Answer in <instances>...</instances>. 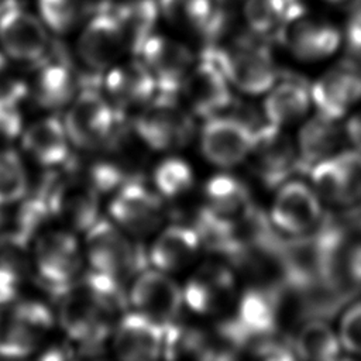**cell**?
Returning a JSON list of instances; mask_svg holds the SVG:
<instances>
[{
	"mask_svg": "<svg viewBox=\"0 0 361 361\" xmlns=\"http://www.w3.org/2000/svg\"><path fill=\"white\" fill-rule=\"evenodd\" d=\"M55 319L71 341L97 347L114 329L127 303L120 281L92 269L56 296Z\"/></svg>",
	"mask_w": 361,
	"mask_h": 361,
	"instance_id": "1",
	"label": "cell"
},
{
	"mask_svg": "<svg viewBox=\"0 0 361 361\" xmlns=\"http://www.w3.org/2000/svg\"><path fill=\"white\" fill-rule=\"evenodd\" d=\"M202 54L213 58L230 85L247 94L267 93L279 78L268 39L248 30L230 35L224 42L204 45Z\"/></svg>",
	"mask_w": 361,
	"mask_h": 361,
	"instance_id": "2",
	"label": "cell"
},
{
	"mask_svg": "<svg viewBox=\"0 0 361 361\" xmlns=\"http://www.w3.org/2000/svg\"><path fill=\"white\" fill-rule=\"evenodd\" d=\"M55 313L21 292L0 293V357L24 358L45 343Z\"/></svg>",
	"mask_w": 361,
	"mask_h": 361,
	"instance_id": "3",
	"label": "cell"
},
{
	"mask_svg": "<svg viewBox=\"0 0 361 361\" xmlns=\"http://www.w3.org/2000/svg\"><path fill=\"white\" fill-rule=\"evenodd\" d=\"M83 257L73 231L51 226L31 241L32 281L56 296L82 275Z\"/></svg>",
	"mask_w": 361,
	"mask_h": 361,
	"instance_id": "4",
	"label": "cell"
},
{
	"mask_svg": "<svg viewBox=\"0 0 361 361\" xmlns=\"http://www.w3.org/2000/svg\"><path fill=\"white\" fill-rule=\"evenodd\" d=\"M38 185L48 197L54 221L61 227L73 233H86L100 219V193L68 169H45Z\"/></svg>",
	"mask_w": 361,
	"mask_h": 361,
	"instance_id": "5",
	"label": "cell"
},
{
	"mask_svg": "<svg viewBox=\"0 0 361 361\" xmlns=\"http://www.w3.org/2000/svg\"><path fill=\"white\" fill-rule=\"evenodd\" d=\"M175 96L155 94L134 118L135 135L154 151H178L186 147L195 135L192 113Z\"/></svg>",
	"mask_w": 361,
	"mask_h": 361,
	"instance_id": "6",
	"label": "cell"
},
{
	"mask_svg": "<svg viewBox=\"0 0 361 361\" xmlns=\"http://www.w3.org/2000/svg\"><path fill=\"white\" fill-rule=\"evenodd\" d=\"M117 113L97 87H80L62 118L72 147L83 152L103 148L117 130Z\"/></svg>",
	"mask_w": 361,
	"mask_h": 361,
	"instance_id": "7",
	"label": "cell"
},
{
	"mask_svg": "<svg viewBox=\"0 0 361 361\" xmlns=\"http://www.w3.org/2000/svg\"><path fill=\"white\" fill-rule=\"evenodd\" d=\"M83 254L89 269L123 282L134 271H141L144 261L128 233L111 219H99L85 233Z\"/></svg>",
	"mask_w": 361,
	"mask_h": 361,
	"instance_id": "8",
	"label": "cell"
},
{
	"mask_svg": "<svg viewBox=\"0 0 361 361\" xmlns=\"http://www.w3.org/2000/svg\"><path fill=\"white\" fill-rule=\"evenodd\" d=\"M51 32L38 17L17 0L0 6V49L14 62L34 65L51 51Z\"/></svg>",
	"mask_w": 361,
	"mask_h": 361,
	"instance_id": "9",
	"label": "cell"
},
{
	"mask_svg": "<svg viewBox=\"0 0 361 361\" xmlns=\"http://www.w3.org/2000/svg\"><path fill=\"white\" fill-rule=\"evenodd\" d=\"M276 39L302 62H319L331 56L343 42L341 31L298 3L290 10Z\"/></svg>",
	"mask_w": 361,
	"mask_h": 361,
	"instance_id": "10",
	"label": "cell"
},
{
	"mask_svg": "<svg viewBox=\"0 0 361 361\" xmlns=\"http://www.w3.org/2000/svg\"><path fill=\"white\" fill-rule=\"evenodd\" d=\"M75 49L82 65L93 75H103L128 52L126 35L111 7L89 14L79 30Z\"/></svg>",
	"mask_w": 361,
	"mask_h": 361,
	"instance_id": "11",
	"label": "cell"
},
{
	"mask_svg": "<svg viewBox=\"0 0 361 361\" xmlns=\"http://www.w3.org/2000/svg\"><path fill=\"white\" fill-rule=\"evenodd\" d=\"M245 161L259 182L278 188L298 171V148L282 127L267 123L255 128Z\"/></svg>",
	"mask_w": 361,
	"mask_h": 361,
	"instance_id": "12",
	"label": "cell"
},
{
	"mask_svg": "<svg viewBox=\"0 0 361 361\" xmlns=\"http://www.w3.org/2000/svg\"><path fill=\"white\" fill-rule=\"evenodd\" d=\"M322 203L345 207L361 200V151H340L309 171Z\"/></svg>",
	"mask_w": 361,
	"mask_h": 361,
	"instance_id": "13",
	"label": "cell"
},
{
	"mask_svg": "<svg viewBox=\"0 0 361 361\" xmlns=\"http://www.w3.org/2000/svg\"><path fill=\"white\" fill-rule=\"evenodd\" d=\"M281 295L274 285L251 286L241 295L235 319L223 324L237 348H243L250 338L276 331L282 306Z\"/></svg>",
	"mask_w": 361,
	"mask_h": 361,
	"instance_id": "14",
	"label": "cell"
},
{
	"mask_svg": "<svg viewBox=\"0 0 361 361\" xmlns=\"http://www.w3.org/2000/svg\"><path fill=\"white\" fill-rule=\"evenodd\" d=\"M269 214L276 228L296 237L319 228L323 220V207L312 185L288 179L278 186Z\"/></svg>",
	"mask_w": 361,
	"mask_h": 361,
	"instance_id": "15",
	"label": "cell"
},
{
	"mask_svg": "<svg viewBox=\"0 0 361 361\" xmlns=\"http://www.w3.org/2000/svg\"><path fill=\"white\" fill-rule=\"evenodd\" d=\"M192 114L210 118L224 111L233 102L231 85L219 63L202 54L185 78L180 90Z\"/></svg>",
	"mask_w": 361,
	"mask_h": 361,
	"instance_id": "16",
	"label": "cell"
},
{
	"mask_svg": "<svg viewBox=\"0 0 361 361\" xmlns=\"http://www.w3.org/2000/svg\"><path fill=\"white\" fill-rule=\"evenodd\" d=\"M128 300L134 310L151 317L165 327L176 323L185 305L183 289L158 268L141 269L134 279Z\"/></svg>",
	"mask_w": 361,
	"mask_h": 361,
	"instance_id": "17",
	"label": "cell"
},
{
	"mask_svg": "<svg viewBox=\"0 0 361 361\" xmlns=\"http://www.w3.org/2000/svg\"><path fill=\"white\" fill-rule=\"evenodd\" d=\"M159 193L152 192L140 180L120 186L109 204L110 219L131 235L154 233L164 221V204Z\"/></svg>",
	"mask_w": 361,
	"mask_h": 361,
	"instance_id": "18",
	"label": "cell"
},
{
	"mask_svg": "<svg viewBox=\"0 0 361 361\" xmlns=\"http://www.w3.org/2000/svg\"><path fill=\"white\" fill-rule=\"evenodd\" d=\"M151 72L159 93L176 94L195 65L190 48L179 39L154 32L137 55Z\"/></svg>",
	"mask_w": 361,
	"mask_h": 361,
	"instance_id": "19",
	"label": "cell"
},
{
	"mask_svg": "<svg viewBox=\"0 0 361 361\" xmlns=\"http://www.w3.org/2000/svg\"><path fill=\"white\" fill-rule=\"evenodd\" d=\"M254 131L255 128L238 117L219 114L206 118L200 130L202 154L216 166H235L247 159Z\"/></svg>",
	"mask_w": 361,
	"mask_h": 361,
	"instance_id": "20",
	"label": "cell"
},
{
	"mask_svg": "<svg viewBox=\"0 0 361 361\" xmlns=\"http://www.w3.org/2000/svg\"><path fill=\"white\" fill-rule=\"evenodd\" d=\"M34 66L27 80L28 97L42 110L55 113L66 109L80 89L78 75L71 62L51 51Z\"/></svg>",
	"mask_w": 361,
	"mask_h": 361,
	"instance_id": "21",
	"label": "cell"
},
{
	"mask_svg": "<svg viewBox=\"0 0 361 361\" xmlns=\"http://www.w3.org/2000/svg\"><path fill=\"white\" fill-rule=\"evenodd\" d=\"M161 17L171 25L213 45L226 37L230 17L216 0H157Z\"/></svg>",
	"mask_w": 361,
	"mask_h": 361,
	"instance_id": "22",
	"label": "cell"
},
{
	"mask_svg": "<svg viewBox=\"0 0 361 361\" xmlns=\"http://www.w3.org/2000/svg\"><path fill=\"white\" fill-rule=\"evenodd\" d=\"M235 295L233 271L221 262L202 264L183 288L185 305L200 316L224 312Z\"/></svg>",
	"mask_w": 361,
	"mask_h": 361,
	"instance_id": "23",
	"label": "cell"
},
{
	"mask_svg": "<svg viewBox=\"0 0 361 361\" xmlns=\"http://www.w3.org/2000/svg\"><path fill=\"white\" fill-rule=\"evenodd\" d=\"M166 327L134 310L121 314L113 329V351L121 360L148 361L164 354Z\"/></svg>",
	"mask_w": 361,
	"mask_h": 361,
	"instance_id": "24",
	"label": "cell"
},
{
	"mask_svg": "<svg viewBox=\"0 0 361 361\" xmlns=\"http://www.w3.org/2000/svg\"><path fill=\"white\" fill-rule=\"evenodd\" d=\"M312 100L319 113L340 120L361 100V66L344 61L312 85Z\"/></svg>",
	"mask_w": 361,
	"mask_h": 361,
	"instance_id": "25",
	"label": "cell"
},
{
	"mask_svg": "<svg viewBox=\"0 0 361 361\" xmlns=\"http://www.w3.org/2000/svg\"><path fill=\"white\" fill-rule=\"evenodd\" d=\"M103 87L106 97L118 113L142 109L158 90L151 72L140 58L118 61L107 69L103 73Z\"/></svg>",
	"mask_w": 361,
	"mask_h": 361,
	"instance_id": "26",
	"label": "cell"
},
{
	"mask_svg": "<svg viewBox=\"0 0 361 361\" xmlns=\"http://www.w3.org/2000/svg\"><path fill=\"white\" fill-rule=\"evenodd\" d=\"M23 152L44 169L61 168L72 157V144L63 120L44 116L24 127L20 135Z\"/></svg>",
	"mask_w": 361,
	"mask_h": 361,
	"instance_id": "27",
	"label": "cell"
},
{
	"mask_svg": "<svg viewBox=\"0 0 361 361\" xmlns=\"http://www.w3.org/2000/svg\"><path fill=\"white\" fill-rule=\"evenodd\" d=\"M312 104V86L306 80L296 75L279 76L267 92L264 114L268 123L283 128L300 121Z\"/></svg>",
	"mask_w": 361,
	"mask_h": 361,
	"instance_id": "28",
	"label": "cell"
},
{
	"mask_svg": "<svg viewBox=\"0 0 361 361\" xmlns=\"http://www.w3.org/2000/svg\"><path fill=\"white\" fill-rule=\"evenodd\" d=\"M202 247L196 228L171 224L159 231L149 248V261L164 272H178L193 262Z\"/></svg>",
	"mask_w": 361,
	"mask_h": 361,
	"instance_id": "29",
	"label": "cell"
},
{
	"mask_svg": "<svg viewBox=\"0 0 361 361\" xmlns=\"http://www.w3.org/2000/svg\"><path fill=\"white\" fill-rule=\"evenodd\" d=\"M203 212L221 223H233L243 217L251 207V195L244 182L228 173L214 175L203 190Z\"/></svg>",
	"mask_w": 361,
	"mask_h": 361,
	"instance_id": "30",
	"label": "cell"
},
{
	"mask_svg": "<svg viewBox=\"0 0 361 361\" xmlns=\"http://www.w3.org/2000/svg\"><path fill=\"white\" fill-rule=\"evenodd\" d=\"M340 142V128L337 120L317 111L302 126L296 148H298V169L309 173L319 162L337 154Z\"/></svg>",
	"mask_w": 361,
	"mask_h": 361,
	"instance_id": "31",
	"label": "cell"
},
{
	"mask_svg": "<svg viewBox=\"0 0 361 361\" xmlns=\"http://www.w3.org/2000/svg\"><path fill=\"white\" fill-rule=\"evenodd\" d=\"M32 279L31 241L14 228L0 230V293L21 292Z\"/></svg>",
	"mask_w": 361,
	"mask_h": 361,
	"instance_id": "32",
	"label": "cell"
},
{
	"mask_svg": "<svg viewBox=\"0 0 361 361\" xmlns=\"http://www.w3.org/2000/svg\"><path fill=\"white\" fill-rule=\"evenodd\" d=\"M111 10L126 35L128 52L138 55L144 42L157 31L161 18L157 0H117Z\"/></svg>",
	"mask_w": 361,
	"mask_h": 361,
	"instance_id": "33",
	"label": "cell"
},
{
	"mask_svg": "<svg viewBox=\"0 0 361 361\" xmlns=\"http://www.w3.org/2000/svg\"><path fill=\"white\" fill-rule=\"evenodd\" d=\"M303 0H244L243 20L247 30L264 39L276 38L290 10Z\"/></svg>",
	"mask_w": 361,
	"mask_h": 361,
	"instance_id": "34",
	"label": "cell"
},
{
	"mask_svg": "<svg viewBox=\"0 0 361 361\" xmlns=\"http://www.w3.org/2000/svg\"><path fill=\"white\" fill-rule=\"evenodd\" d=\"M293 350L300 358L330 361L338 355L341 343L338 334L324 320L310 319L298 330Z\"/></svg>",
	"mask_w": 361,
	"mask_h": 361,
	"instance_id": "35",
	"label": "cell"
},
{
	"mask_svg": "<svg viewBox=\"0 0 361 361\" xmlns=\"http://www.w3.org/2000/svg\"><path fill=\"white\" fill-rule=\"evenodd\" d=\"M25 164L11 145H0V207L17 204L28 192Z\"/></svg>",
	"mask_w": 361,
	"mask_h": 361,
	"instance_id": "36",
	"label": "cell"
},
{
	"mask_svg": "<svg viewBox=\"0 0 361 361\" xmlns=\"http://www.w3.org/2000/svg\"><path fill=\"white\" fill-rule=\"evenodd\" d=\"M152 180L161 196L166 199H178L192 190L195 175L185 159L179 157H168L155 166Z\"/></svg>",
	"mask_w": 361,
	"mask_h": 361,
	"instance_id": "37",
	"label": "cell"
},
{
	"mask_svg": "<svg viewBox=\"0 0 361 361\" xmlns=\"http://www.w3.org/2000/svg\"><path fill=\"white\" fill-rule=\"evenodd\" d=\"M85 0H35V11L52 35L72 32L83 18Z\"/></svg>",
	"mask_w": 361,
	"mask_h": 361,
	"instance_id": "38",
	"label": "cell"
},
{
	"mask_svg": "<svg viewBox=\"0 0 361 361\" xmlns=\"http://www.w3.org/2000/svg\"><path fill=\"white\" fill-rule=\"evenodd\" d=\"M20 104L17 100L0 99V145H10L23 134L25 124Z\"/></svg>",
	"mask_w": 361,
	"mask_h": 361,
	"instance_id": "39",
	"label": "cell"
},
{
	"mask_svg": "<svg viewBox=\"0 0 361 361\" xmlns=\"http://www.w3.org/2000/svg\"><path fill=\"white\" fill-rule=\"evenodd\" d=\"M27 96V80L17 75L14 62L0 49V99L23 102Z\"/></svg>",
	"mask_w": 361,
	"mask_h": 361,
	"instance_id": "40",
	"label": "cell"
},
{
	"mask_svg": "<svg viewBox=\"0 0 361 361\" xmlns=\"http://www.w3.org/2000/svg\"><path fill=\"white\" fill-rule=\"evenodd\" d=\"M337 334L341 347L350 353L361 355V302L344 312Z\"/></svg>",
	"mask_w": 361,
	"mask_h": 361,
	"instance_id": "41",
	"label": "cell"
},
{
	"mask_svg": "<svg viewBox=\"0 0 361 361\" xmlns=\"http://www.w3.org/2000/svg\"><path fill=\"white\" fill-rule=\"evenodd\" d=\"M341 34L347 48L354 54H361V4L350 10Z\"/></svg>",
	"mask_w": 361,
	"mask_h": 361,
	"instance_id": "42",
	"label": "cell"
},
{
	"mask_svg": "<svg viewBox=\"0 0 361 361\" xmlns=\"http://www.w3.org/2000/svg\"><path fill=\"white\" fill-rule=\"evenodd\" d=\"M345 134L354 144L355 149L361 151V113H357L347 121Z\"/></svg>",
	"mask_w": 361,
	"mask_h": 361,
	"instance_id": "43",
	"label": "cell"
},
{
	"mask_svg": "<svg viewBox=\"0 0 361 361\" xmlns=\"http://www.w3.org/2000/svg\"><path fill=\"white\" fill-rule=\"evenodd\" d=\"M117 0H87V3L92 6V11L100 10V8H107L111 7ZM90 11V13H92Z\"/></svg>",
	"mask_w": 361,
	"mask_h": 361,
	"instance_id": "44",
	"label": "cell"
},
{
	"mask_svg": "<svg viewBox=\"0 0 361 361\" xmlns=\"http://www.w3.org/2000/svg\"><path fill=\"white\" fill-rule=\"evenodd\" d=\"M217 3H220L223 7L228 8V7H234L237 4H241L244 0H216Z\"/></svg>",
	"mask_w": 361,
	"mask_h": 361,
	"instance_id": "45",
	"label": "cell"
},
{
	"mask_svg": "<svg viewBox=\"0 0 361 361\" xmlns=\"http://www.w3.org/2000/svg\"><path fill=\"white\" fill-rule=\"evenodd\" d=\"M6 207H0V230H3V224L6 221V213H4Z\"/></svg>",
	"mask_w": 361,
	"mask_h": 361,
	"instance_id": "46",
	"label": "cell"
},
{
	"mask_svg": "<svg viewBox=\"0 0 361 361\" xmlns=\"http://www.w3.org/2000/svg\"><path fill=\"white\" fill-rule=\"evenodd\" d=\"M324 1H327V3H333V4H337V3H343V1H345V0H324Z\"/></svg>",
	"mask_w": 361,
	"mask_h": 361,
	"instance_id": "47",
	"label": "cell"
},
{
	"mask_svg": "<svg viewBox=\"0 0 361 361\" xmlns=\"http://www.w3.org/2000/svg\"><path fill=\"white\" fill-rule=\"evenodd\" d=\"M6 1H8V0H0V6H1L3 3H6Z\"/></svg>",
	"mask_w": 361,
	"mask_h": 361,
	"instance_id": "48",
	"label": "cell"
}]
</instances>
